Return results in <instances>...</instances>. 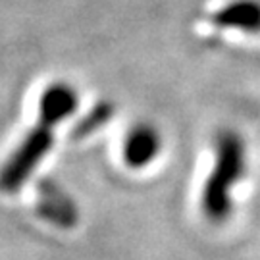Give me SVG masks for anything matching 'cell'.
<instances>
[{
    "instance_id": "6da1fadb",
    "label": "cell",
    "mask_w": 260,
    "mask_h": 260,
    "mask_svg": "<svg viewBox=\"0 0 260 260\" xmlns=\"http://www.w3.org/2000/svg\"><path fill=\"white\" fill-rule=\"evenodd\" d=\"M77 108V91L70 83H52L41 96L39 123L0 168V191L16 193L54 145V127Z\"/></svg>"
},
{
    "instance_id": "7a4b0ae2",
    "label": "cell",
    "mask_w": 260,
    "mask_h": 260,
    "mask_svg": "<svg viewBox=\"0 0 260 260\" xmlns=\"http://www.w3.org/2000/svg\"><path fill=\"white\" fill-rule=\"evenodd\" d=\"M247 149L239 133L232 129L222 131L214 145V166L206 177L201 197L203 214L214 223H222L230 218L233 208L232 191L245 176Z\"/></svg>"
},
{
    "instance_id": "3957f363",
    "label": "cell",
    "mask_w": 260,
    "mask_h": 260,
    "mask_svg": "<svg viewBox=\"0 0 260 260\" xmlns=\"http://www.w3.org/2000/svg\"><path fill=\"white\" fill-rule=\"evenodd\" d=\"M162 149V137L154 125L139 123L127 133L123 143V160L135 170L154 162Z\"/></svg>"
},
{
    "instance_id": "277c9868",
    "label": "cell",
    "mask_w": 260,
    "mask_h": 260,
    "mask_svg": "<svg viewBox=\"0 0 260 260\" xmlns=\"http://www.w3.org/2000/svg\"><path fill=\"white\" fill-rule=\"evenodd\" d=\"M212 21L222 29L260 35V0H230L214 12Z\"/></svg>"
},
{
    "instance_id": "5b68a950",
    "label": "cell",
    "mask_w": 260,
    "mask_h": 260,
    "mask_svg": "<svg viewBox=\"0 0 260 260\" xmlns=\"http://www.w3.org/2000/svg\"><path fill=\"white\" fill-rule=\"evenodd\" d=\"M39 214L54 225L60 228H72L77 222V208L72 203V199L66 195L62 189H58L54 183L41 185V197H39Z\"/></svg>"
}]
</instances>
